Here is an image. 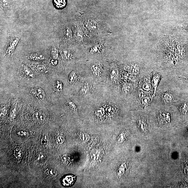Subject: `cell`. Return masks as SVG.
<instances>
[{"label":"cell","instance_id":"cell-1","mask_svg":"<svg viewBox=\"0 0 188 188\" xmlns=\"http://www.w3.org/2000/svg\"><path fill=\"white\" fill-rule=\"evenodd\" d=\"M99 83L93 78L92 80L87 78L82 84L78 92L79 96L85 98L87 101L96 98L101 95L102 92H99Z\"/></svg>","mask_w":188,"mask_h":188},{"label":"cell","instance_id":"cell-2","mask_svg":"<svg viewBox=\"0 0 188 188\" xmlns=\"http://www.w3.org/2000/svg\"><path fill=\"white\" fill-rule=\"evenodd\" d=\"M92 76L95 80L103 83L107 79V72L101 63H95L91 64L90 68Z\"/></svg>","mask_w":188,"mask_h":188},{"label":"cell","instance_id":"cell-3","mask_svg":"<svg viewBox=\"0 0 188 188\" xmlns=\"http://www.w3.org/2000/svg\"><path fill=\"white\" fill-rule=\"evenodd\" d=\"M119 70L115 67H111L107 72V79L113 84H117V82L119 80Z\"/></svg>","mask_w":188,"mask_h":188},{"label":"cell","instance_id":"cell-4","mask_svg":"<svg viewBox=\"0 0 188 188\" xmlns=\"http://www.w3.org/2000/svg\"><path fill=\"white\" fill-rule=\"evenodd\" d=\"M31 95L37 100L42 101L45 97V95L44 91L40 87H35L32 89L31 92Z\"/></svg>","mask_w":188,"mask_h":188},{"label":"cell","instance_id":"cell-5","mask_svg":"<svg viewBox=\"0 0 188 188\" xmlns=\"http://www.w3.org/2000/svg\"><path fill=\"white\" fill-rule=\"evenodd\" d=\"M19 40V37H15L11 40L7 49L6 53L7 55L11 56L13 55Z\"/></svg>","mask_w":188,"mask_h":188},{"label":"cell","instance_id":"cell-6","mask_svg":"<svg viewBox=\"0 0 188 188\" xmlns=\"http://www.w3.org/2000/svg\"><path fill=\"white\" fill-rule=\"evenodd\" d=\"M161 102L165 105L172 103L175 100V97L172 93L169 92H163L161 96Z\"/></svg>","mask_w":188,"mask_h":188},{"label":"cell","instance_id":"cell-7","mask_svg":"<svg viewBox=\"0 0 188 188\" xmlns=\"http://www.w3.org/2000/svg\"><path fill=\"white\" fill-rule=\"evenodd\" d=\"M80 78L77 72L74 70L70 73L68 76V82L70 85H73L78 80H80Z\"/></svg>","mask_w":188,"mask_h":188},{"label":"cell","instance_id":"cell-8","mask_svg":"<svg viewBox=\"0 0 188 188\" xmlns=\"http://www.w3.org/2000/svg\"><path fill=\"white\" fill-rule=\"evenodd\" d=\"M28 58L29 60L35 61H42L45 59V56L38 53H34L29 54Z\"/></svg>","mask_w":188,"mask_h":188},{"label":"cell","instance_id":"cell-9","mask_svg":"<svg viewBox=\"0 0 188 188\" xmlns=\"http://www.w3.org/2000/svg\"><path fill=\"white\" fill-rule=\"evenodd\" d=\"M127 67V71L132 75H137L139 74V67L137 64H133Z\"/></svg>","mask_w":188,"mask_h":188},{"label":"cell","instance_id":"cell-10","mask_svg":"<svg viewBox=\"0 0 188 188\" xmlns=\"http://www.w3.org/2000/svg\"><path fill=\"white\" fill-rule=\"evenodd\" d=\"M66 105L69 110L76 114H78V108L77 105L70 99L67 100L66 102Z\"/></svg>","mask_w":188,"mask_h":188},{"label":"cell","instance_id":"cell-11","mask_svg":"<svg viewBox=\"0 0 188 188\" xmlns=\"http://www.w3.org/2000/svg\"><path fill=\"white\" fill-rule=\"evenodd\" d=\"M22 71L23 74L26 77L32 78L34 77V73L31 69L24 64H22Z\"/></svg>","mask_w":188,"mask_h":188},{"label":"cell","instance_id":"cell-12","mask_svg":"<svg viewBox=\"0 0 188 188\" xmlns=\"http://www.w3.org/2000/svg\"><path fill=\"white\" fill-rule=\"evenodd\" d=\"M63 83L60 81H57L55 82L54 90L55 94L57 95H60L62 93L63 90Z\"/></svg>","mask_w":188,"mask_h":188},{"label":"cell","instance_id":"cell-13","mask_svg":"<svg viewBox=\"0 0 188 188\" xmlns=\"http://www.w3.org/2000/svg\"><path fill=\"white\" fill-rule=\"evenodd\" d=\"M33 119L35 121L39 122H43L45 121L46 116L42 113L40 111H37L33 114Z\"/></svg>","mask_w":188,"mask_h":188},{"label":"cell","instance_id":"cell-14","mask_svg":"<svg viewBox=\"0 0 188 188\" xmlns=\"http://www.w3.org/2000/svg\"><path fill=\"white\" fill-rule=\"evenodd\" d=\"M87 26L90 30L93 31H97L99 28L98 23L95 21L92 20L87 21Z\"/></svg>","mask_w":188,"mask_h":188},{"label":"cell","instance_id":"cell-15","mask_svg":"<svg viewBox=\"0 0 188 188\" xmlns=\"http://www.w3.org/2000/svg\"><path fill=\"white\" fill-rule=\"evenodd\" d=\"M55 7L58 9H63L66 7L67 0H53Z\"/></svg>","mask_w":188,"mask_h":188},{"label":"cell","instance_id":"cell-16","mask_svg":"<svg viewBox=\"0 0 188 188\" xmlns=\"http://www.w3.org/2000/svg\"><path fill=\"white\" fill-rule=\"evenodd\" d=\"M61 55L63 59L69 60L72 59L73 56L72 53L68 50H64L61 52Z\"/></svg>","mask_w":188,"mask_h":188},{"label":"cell","instance_id":"cell-17","mask_svg":"<svg viewBox=\"0 0 188 188\" xmlns=\"http://www.w3.org/2000/svg\"><path fill=\"white\" fill-rule=\"evenodd\" d=\"M73 35V31L71 27L68 26L63 31V36L66 39L69 40L71 39Z\"/></svg>","mask_w":188,"mask_h":188},{"label":"cell","instance_id":"cell-18","mask_svg":"<svg viewBox=\"0 0 188 188\" xmlns=\"http://www.w3.org/2000/svg\"><path fill=\"white\" fill-rule=\"evenodd\" d=\"M158 117V119L163 123H167L170 121V117L168 113H160Z\"/></svg>","mask_w":188,"mask_h":188},{"label":"cell","instance_id":"cell-19","mask_svg":"<svg viewBox=\"0 0 188 188\" xmlns=\"http://www.w3.org/2000/svg\"><path fill=\"white\" fill-rule=\"evenodd\" d=\"M51 53L52 57L54 59L57 60L59 57V52L58 49L55 45H53L51 50Z\"/></svg>","mask_w":188,"mask_h":188},{"label":"cell","instance_id":"cell-20","mask_svg":"<svg viewBox=\"0 0 188 188\" xmlns=\"http://www.w3.org/2000/svg\"><path fill=\"white\" fill-rule=\"evenodd\" d=\"M179 110L181 114H186L188 111V105L186 102L182 103L179 107Z\"/></svg>","mask_w":188,"mask_h":188},{"label":"cell","instance_id":"cell-21","mask_svg":"<svg viewBox=\"0 0 188 188\" xmlns=\"http://www.w3.org/2000/svg\"><path fill=\"white\" fill-rule=\"evenodd\" d=\"M74 181V177L71 176H67L63 180V183L64 186H69Z\"/></svg>","mask_w":188,"mask_h":188},{"label":"cell","instance_id":"cell-22","mask_svg":"<svg viewBox=\"0 0 188 188\" xmlns=\"http://www.w3.org/2000/svg\"><path fill=\"white\" fill-rule=\"evenodd\" d=\"M36 68L38 72L42 74L46 73L48 72V69L46 67L42 64H38L36 67Z\"/></svg>","mask_w":188,"mask_h":188},{"label":"cell","instance_id":"cell-23","mask_svg":"<svg viewBox=\"0 0 188 188\" xmlns=\"http://www.w3.org/2000/svg\"><path fill=\"white\" fill-rule=\"evenodd\" d=\"M138 123L141 129H145L148 128V124L145 119L142 118H140L138 119Z\"/></svg>","mask_w":188,"mask_h":188},{"label":"cell","instance_id":"cell-24","mask_svg":"<svg viewBox=\"0 0 188 188\" xmlns=\"http://www.w3.org/2000/svg\"><path fill=\"white\" fill-rule=\"evenodd\" d=\"M75 32V35L76 38L80 41L83 40V34L81 29L77 27L76 28Z\"/></svg>","mask_w":188,"mask_h":188},{"label":"cell","instance_id":"cell-25","mask_svg":"<svg viewBox=\"0 0 188 188\" xmlns=\"http://www.w3.org/2000/svg\"><path fill=\"white\" fill-rule=\"evenodd\" d=\"M79 138L82 142H87L89 141L90 139L89 134L85 133H81L79 134Z\"/></svg>","mask_w":188,"mask_h":188},{"label":"cell","instance_id":"cell-26","mask_svg":"<svg viewBox=\"0 0 188 188\" xmlns=\"http://www.w3.org/2000/svg\"><path fill=\"white\" fill-rule=\"evenodd\" d=\"M159 80L160 77L158 75L155 74L153 76L152 83V84L153 86L155 89H156V88L157 86L158 81H159Z\"/></svg>","mask_w":188,"mask_h":188},{"label":"cell","instance_id":"cell-27","mask_svg":"<svg viewBox=\"0 0 188 188\" xmlns=\"http://www.w3.org/2000/svg\"><path fill=\"white\" fill-rule=\"evenodd\" d=\"M99 153H100L97 150H92V152H91V156L92 159L94 161L98 159L99 156H100Z\"/></svg>","mask_w":188,"mask_h":188},{"label":"cell","instance_id":"cell-28","mask_svg":"<svg viewBox=\"0 0 188 188\" xmlns=\"http://www.w3.org/2000/svg\"><path fill=\"white\" fill-rule=\"evenodd\" d=\"M10 0H1V6L2 8H7L9 7Z\"/></svg>","mask_w":188,"mask_h":188},{"label":"cell","instance_id":"cell-29","mask_svg":"<svg viewBox=\"0 0 188 188\" xmlns=\"http://www.w3.org/2000/svg\"><path fill=\"white\" fill-rule=\"evenodd\" d=\"M46 172L47 175L51 177H55L58 174L56 170L52 169H48L47 170Z\"/></svg>","mask_w":188,"mask_h":188},{"label":"cell","instance_id":"cell-30","mask_svg":"<svg viewBox=\"0 0 188 188\" xmlns=\"http://www.w3.org/2000/svg\"><path fill=\"white\" fill-rule=\"evenodd\" d=\"M150 101V98L148 96L144 97L142 98L141 101V104L143 106H148L149 102Z\"/></svg>","mask_w":188,"mask_h":188},{"label":"cell","instance_id":"cell-31","mask_svg":"<svg viewBox=\"0 0 188 188\" xmlns=\"http://www.w3.org/2000/svg\"><path fill=\"white\" fill-rule=\"evenodd\" d=\"M143 88L144 90L146 91L149 90L150 89H151V86L150 83V82L148 81L143 82Z\"/></svg>","mask_w":188,"mask_h":188},{"label":"cell","instance_id":"cell-32","mask_svg":"<svg viewBox=\"0 0 188 188\" xmlns=\"http://www.w3.org/2000/svg\"><path fill=\"white\" fill-rule=\"evenodd\" d=\"M22 151L21 149L16 148L14 151L15 155L18 159H20L22 157Z\"/></svg>","mask_w":188,"mask_h":188},{"label":"cell","instance_id":"cell-33","mask_svg":"<svg viewBox=\"0 0 188 188\" xmlns=\"http://www.w3.org/2000/svg\"><path fill=\"white\" fill-rule=\"evenodd\" d=\"M57 140L58 144H61L63 143L64 142V139L63 136L60 134L57 137Z\"/></svg>","mask_w":188,"mask_h":188},{"label":"cell","instance_id":"cell-34","mask_svg":"<svg viewBox=\"0 0 188 188\" xmlns=\"http://www.w3.org/2000/svg\"><path fill=\"white\" fill-rule=\"evenodd\" d=\"M125 135L124 133H122L120 135L118 139H117V142L120 143H122L125 140Z\"/></svg>","mask_w":188,"mask_h":188},{"label":"cell","instance_id":"cell-35","mask_svg":"<svg viewBox=\"0 0 188 188\" xmlns=\"http://www.w3.org/2000/svg\"><path fill=\"white\" fill-rule=\"evenodd\" d=\"M117 172V174H118L119 176H122L124 173V169L123 168V167H120L118 169Z\"/></svg>","mask_w":188,"mask_h":188},{"label":"cell","instance_id":"cell-36","mask_svg":"<svg viewBox=\"0 0 188 188\" xmlns=\"http://www.w3.org/2000/svg\"><path fill=\"white\" fill-rule=\"evenodd\" d=\"M16 111V105L13 108L12 110H11V116L12 118H14L15 116V114Z\"/></svg>","mask_w":188,"mask_h":188},{"label":"cell","instance_id":"cell-37","mask_svg":"<svg viewBox=\"0 0 188 188\" xmlns=\"http://www.w3.org/2000/svg\"><path fill=\"white\" fill-rule=\"evenodd\" d=\"M7 110L5 107H2L1 109V116H3L6 114Z\"/></svg>","mask_w":188,"mask_h":188},{"label":"cell","instance_id":"cell-38","mask_svg":"<svg viewBox=\"0 0 188 188\" xmlns=\"http://www.w3.org/2000/svg\"><path fill=\"white\" fill-rule=\"evenodd\" d=\"M18 134L19 135H21V136H27L28 135V134L27 133V132H26L25 131H20L19 132Z\"/></svg>","mask_w":188,"mask_h":188},{"label":"cell","instance_id":"cell-39","mask_svg":"<svg viewBox=\"0 0 188 188\" xmlns=\"http://www.w3.org/2000/svg\"><path fill=\"white\" fill-rule=\"evenodd\" d=\"M130 85H127V86L126 87H125V88H128L130 87H130ZM123 90H124V92H129V91H128V89H123Z\"/></svg>","mask_w":188,"mask_h":188},{"label":"cell","instance_id":"cell-40","mask_svg":"<svg viewBox=\"0 0 188 188\" xmlns=\"http://www.w3.org/2000/svg\"><path fill=\"white\" fill-rule=\"evenodd\" d=\"M41 143L42 144L45 145L46 143V141L45 139H42L41 140Z\"/></svg>","mask_w":188,"mask_h":188},{"label":"cell","instance_id":"cell-41","mask_svg":"<svg viewBox=\"0 0 188 188\" xmlns=\"http://www.w3.org/2000/svg\"><path fill=\"white\" fill-rule=\"evenodd\" d=\"M185 172H186V174L188 175V167H187L185 169Z\"/></svg>","mask_w":188,"mask_h":188}]
</instances>
